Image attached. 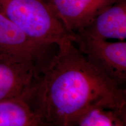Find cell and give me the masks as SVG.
Returning a JSON list of instances; mask_svg holds the SVG:
<instances>
[{"mask_svg": "<svg viewBox=\"0 0 126 126\" xmlns=\"http://www.w3.org/2000/svg\"><path fill=\"white\" fill-rule=\"evenodd\" d=\"M39 70L28 60L0 53V102L24 98Z\"/></svg>", "mask_w": 126, "mask_h": 126, "instance_id": "cell-4", "label": "cell"}, {"mask_svg": "<svg viewBox=\"0 0 126 126\" xmlns=\"http://www.w3.org/2000/svg\"><path fill=\"white\" fill-rule=\"evenodd\" d=\"M72 41L86 59L120 86L126 82V42L94 39L81 33L74 34Z\"/></svg>", "mask_w": 126, "mask_h": 126, "instance_id": "cell-3", "label": "cell"}, {"mask_svg": "<svg viewBox=\"0 0 126 126\" xmlns=\"http://www.w3.org/2000/svg\"><path fill=\"white\" fill-rule=\"evenodd\" d=\"M79 33L94 39L125 41L126 0H117L96 16L85 29Z\"/></svg>", "mask_w": 126, "mask_h": 126, "instance_id": "cell-7", "label": "cell"}, {"mask_svg": "<svg viewBox=\"0 0 126 126\" xmlns=\"http://www.w3.org/2000/svg\"><path fill=\"white\" fill-rule=\"evenodd\" d=\"M0 12L42 45L57 46L72 40L47 0H0Z\"/></svg>", "mask_w": 126, "mask_h": 126, "instance_id": "cell-2", "label": "cell"}, {"mask_svg": "<svg viewBox=\"0 0 126 126\" xmlns=\"http://www.w3.org/2000/svg\"><path fill=\"white\" fill-rule=\"evenodd\" d=\"M30 38L19 28L0 12V53L28 60L39 68L51 56L50 47Z\"/></svg>", "mask_w": 126, "mask_h": 126, "instance_id": "cell-5", "label": "cell"}, {"mask_svg": "<svg viewBox=\"0 0 126 126\" xmlns=\"http://www.w3.org/2000/svg\"><path fill=\"white\" fill-rule=\"evenodd\" d=\"M71 35L84 30L102 11L117 0H47Z\"/></svg>", "mask_w": 126, "mask_h": 126, "instance_id": "cell-6", "label": "cell"}, {"mask_svg": "<svg viewBox=\"0 0 126 126\" xmlns=\"http://www.w3.org/2000/svg\"><path fill=\"white\" fill-rule=\"evenodd\" d=\"M23 99L49 126H74L94 108L126 110V91L89 62L72 39L57 46Z\"/></svg>", "mask_w": 126, "mask_h": 126, "instance_id": "cell-1", "label": "cell"}, {"mask_svg": "<svg viewBox=\"0 0 126 126\" xmlns=\"http://www.w3.org/2000/svg\"><path fill=\"white\" fill-rule=\"evenodd\" d=\"M0 126H49L23 99L0 102Z\"/></svg>", "mask_w": 126, "mask_h": 126, "instance_id": "cell-8", "label": "cell"}]
</instances>
